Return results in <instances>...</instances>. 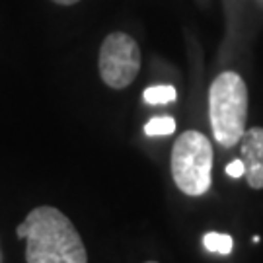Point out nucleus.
Masks as SVG:
<instances>
[{
    "label": "nucleus",
    "instance_id": "obj_2",
    "mask_svg": "<svg viewBox=\"0 0 263 263\" xmlns=\"http://www.w3.org/2000/svg\"><path fill=\"white\" fill-rule=\"evenodd\" d=\"M209 119L220 146L232 148L240 142L248 119V86L238 72L226 70L213 80L209 90Z\"/></svg>",
    "mask_w": 263,
    "mask_h": 263
},
{
    "label": "nucleus",
    "instance_id": "obj_3",
    "mask_svg": "<svg viewBox=\"0 0 263 263\" xmlns=\"http://www.w3.org/2000/svg\"><path fill=\"white\" fill-rule=\"evenodd\" d=\"M172 178L185 195H205L213 183V146L203 133L185 131L174 142Z\"/></svg>",
    "mask_w": 263,
    "mask_h": 263
},
{
    "label": "nucleus",
    "instance_id": "obj_9",
    "mask_svg": "<svg viewBox=\"0 0 263 263\" xmlns=\"http://www.w3.org/2000/svg\"><path fill=\"white\" fill-rule=\"evenodd\" d=\"M226 174L230 176V178H242L244 176V164H242V160H232L228 166H226Z\"/></svg>",
    "mask_w": 263,
    "mask_h": 263
},
{
    "label": "nucleus",
    "instance_id": "obj_1",
    "mask_svg": "<svg viewBox=\"0 0 263 263\" xmlns=\"http://www.w3.org/2000/svg\"><path fill=\"white\" fill-rule=\"evenodd\" d=\"M20 240L26 238L28 263H88L82 238L70 218L59 209L43 205L33 209L16 228Z\"/></svg>",
    "mask_w": 263,
    "mask_h": 263
},
{
    "label": "nucleus",
    "instance_id": "obj_8",
    "mask_svg": "<svg viewBox=\"0 0 263 263\" xmlns=\"http://www.w3.org/2000/svg\"><path fill=\"white\" fill-rule=\"evenodd\" d=\"M176 131V121L174 117H152L151 121L144 125V133L148 137H166V135H172Z\"/></svg>",
    "mask_w": 263,
    "mask_h": 263
},
{
    "label": "nucleus",
    "instance_id": "obj_7",
    "mask_svg": "<svg viewBox=\"0 0 263 263\" xmlns=\"http://www.w3.org/2000/svg\"><path fill=\"white\" fill-rule=\"evenodd\" d=\"M203 246L209 252L220 255H228L234 248V242L228 234H218V232H207L203 236Z\"/></svg>",
    "mask_w": 263,
    "mask_h": 263
},
{
    "label": "nucleus",
    "instance_id": "obj_4",
    "mask_svg": "<svg viewBox=\"0 0 263 263\" xmlns=\"http://www.w3.org/2000/svg\"><path fill=\"white\" fill-rule=\"evenodd\" d=\"M100 76L113 90H123L137 78L141 70V49L137 41L123 33L113 31L100 47Z\"/></svg>",
    "mask_w": 263,
    "mask_h": 263
},
{
    "label": "nucleus",
    "instance_id": "obj_10",
    "mask_svg": "<svg viewBox=\"0 0 263 263\" xmlns=\"http://www.w3.org/2000/svg\"><path fill=\"white\" fill-rule=\"evenodd\" d=\"M55 4H61V6H72L76 2H80V0H53Z\"/></svg>",
    "mask_w": 263,
    "mask_h": 263
},
{
    "label": "nucleus",
    "instance_id": "obj_5",
    "mask_svg": "<svg viewBox=\"0 0 263 263\" xmlns=\"http://www.w3.org/2000/svg\"><path fill=\"white\" fill-rule=\"evenodd\" d=\"M240 160L248 185L263 189V127H252L240 139Z\"/></svg>",
    "mask_w": 263,
    "mask_h": 263
},
{
    "label": "nucleus",
    "instance_id": "obj_6",
    "mask_svg": "<svg viewBox=\"0 0 263 263\" xmlns=\"http://www.w3.org/2000/svg\"><path fill=\"white\" fill-rule=\"evenodd\" d=\"M178 98L176 88L170 84L162 86H151L144 90V102L151 105H162V104H172Z\"/></svg>",
    "mask_w": 263,
    "mask_h": 263
},
{
    "label": "nucleus",
    "instance_id": "obj_11",
    "mask_svg": "<svg viewBox=\"0 0 263 263\" xmlns=\"http://www.w3.org/2000/svg\"><path fill=\"white\" fill-rule=\"evenodd\" d=\"M146 263H156V261H146Z\"/></svg>",
    "mask_w": 263,
    "mask_h": 263
}]
</instances>
